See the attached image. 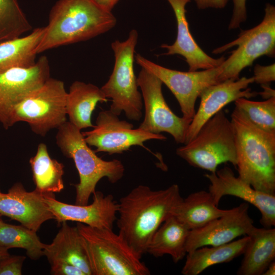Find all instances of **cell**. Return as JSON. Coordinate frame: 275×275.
Here are the masks:
<instances>
[{
	"label": "cell",
	"mask_w": 275,
	"mask_h": 275,
	"mask_svg": "<svg viewBox=\"0 0 275 275\" xmlns=\"http://www.w3.org/2000/svg\"><path fill=\"white\" fill-rule=\"evenodd\" d=\"M182 199L176 184L160 190L140 185L120 199L119 233L141 258L154 233Z\"/></svg>",
	"instance_id": "6da1fadb"
},
{
	"label": "cell",
	"mask_w": 275,
	"mask_h": 275,
	"mask_svg": "<svg viewBox=\"0 0 275 275\" xmlns=\"http://www.w3.org/2000/svg\"><path fill=\"white\" fill-rule=\"evenodd\" d=\"M117 19L93 0H59L52 8L38 53L86 41L113 28Z\"/></svg>",
	"instance_id": "7a4b0ae2"
},
{
	"label": "cell",
	"mask_w": 275,
	"mask_h": 275,
	"mask_svg": "<svg viewBox=\"0 0 275 275\" xmlns=\"http://www.w3.org/2000/svg\"><path fill=\"white\" fill-rule=\"evenodd\" d=\"M231 121L238 176L256 190L275 195V134L256 127L235 108Z\"/></svg>",
	"instance_id": "3957f363"
},
{
	"label": "cell",
	"mask_w": 275,
	"mask_h": 275,
	"mask_svg": "<svg viewBox=\"0 0 275 275\" xmlns=\"http://www.w3.org/2000/svg\"><path fill=\"white\" fill-rule=\"evenodd\" d=\"M56 140L63 154L73 159L78 173L79 181L74 185L75 204H88L98 182L103 177L113 184L123 177L125 168L122 162L98 157L85 141L80 130L69 121L58 128Z\"/></svg>",
	"instance_id": "277c9868"
},
{
	"label": "cell",
	"mask_w": 275,
	"mask_h": 275,
	"mask_svg": "<svg viewBox=\"0 0 275 275\" xmlns=\"http://www.w3.org/2000/svg\"><path fill=\"white\" fill-rule=\"evenodd\" d=\"M92 275H149L141 258L119 233L78 223Z\"/></svg>",
	"instance_id": "5b68a950"
},
{
	"label": "cell",
	"mask_w": 275,
	"mask_h": 275,
	"mask_svg": "<svg viewBox=\"0 0 275 275\" xmlns=\"http://www.w3.org/2000/svg\"><path fill=\"white\" fill-rule=\"evenodd\" d=\"M177 155L190 166L215 173L217 167L237 163L235 140L232 123L222 109L200 128L196 135L176 149Z\"/></svg>",
	"instance_id": "8992f818"
},
{
	"label": "cell",
	"mask_w": 275,
	"mask_h": 275,
	"mask_svg": "<svg viewBox=\"0 0 275 275\" xmlns=\"http://www.w3.org/2000/svg\"><path fill=\"white\" fill-rule=\"evenodd\" d=\"M138 33L132 30L124 41L116 40L111 47L115 65L107 81L101 88L111 100L109 109L118 116L122 112L131 120L139 121L142 116L143 102L134 71V52Z\"/></svg>",
	"instance_id": "52a82bcc"
},
{
	"label": "cell",
	"mask_w": 275,
	"mask_h": 275,
	"mask_svg": "<svg viewBox=\"0 0 275 275\" xmlns=\"http://www.w3.org/2000/svg\"><path fill=\"white\" fill-rule=\"evenodd\" d=\"M264 11L263 19L258 25L241 31L236 39L212 51L213 53L218 54L238 46L221 65L220 82L239 79L241 71L261 56L274 57L275 7L267 3Z\"/></svg>",
	"instance_id": "ba28073f"
},
{
	"label": "cell",
	"mask_w": 275,
	"mask_h": 275,
	"mask_svg": "<svg viewBox=\"0 0 275 275\" xmlns=\"http://www.w3.org/2000/svg\"><path fill=\"white\" fill-rule=\"evenodd\" d=\"M67 95L64 82L50 77L16 106L13 125L25 122L33 132L45 136L49 131L58 129L67 121Z\"/></svg>",
	"instance_id": "9c48e42d"
},
{
	"label": "cell",
	"mask_w": 275,
	"mask_h": 275,
	"mask_svg": "<svg viewBox=\"0 0 275 275\" xmlns=\"http://www.w3.org/2000/svg\"><path fill=\"white\" fill-rule=\"evenodd\" d=\"M137 83L145 107L144 119L139 128L154 134L167 132L177 143L184 144L192 119L179 117L171 110L163 95V84L154 74L142 68Z\"/></svg>",
	"instance_id": "30bf717a"
},
{
	"label": "cell",
	"mask_w": 275,
	"mask_h": 275,
	"mask_svg": "<svg viewBox=\"0 0 275 275\" xmlns=\"http://www.w3.org/2000/svg\"><path fill=\"white\" fill-rule=\"evenodd\" d=\"M135 59L141 68L154 74L170 89L179 104L182 117L186 119H192L195 116L196 102L202 92L220 82L221 65L202 71L184 72L164 67L140 54Z\"/></svg>",
	"instance_id": "8fae6325"
},
{
	"label": "cell",
	"mask_w": 275,
	"mask_h": 275,
	"mask_svg": "<svg viewBox=\"0 0 275 275\" xmlns=\"http://www.w3.org/2000/svg\"><path fill=\"white\" fill-rule=\"evenodd\" d=\"M93 128L82 133L87 144L95 147V153L121 154L133 146L145 147L144 143L148 140L167 139L162 134L134 129L132 124L120 120L109 109L99 113Z\"/></svg>",
	"instance_id": "7c38bea8"
},
{
	"label": "cell",
	"mask_w": 275,
	"mask_h": 275,
	"mask_svg": "<svg viewBox=\"0 0 275 275\" xmlns=\"http://www.w3.org/2000/svg\"><path fill=\"white\" fill-rule=\"evenodd\" d=\"M50 77L47 58L41 56L28 68H15L0 73V123L5 129L13 125L16 106Z\"/></svg>",
	"instance_id": "4fadbf2b"
},
{
	"label": "cell",
	"mask_w": 275,
	"mask_h": 275,
	"mask_svg": "<svg viewBox=\"0 0 275 275\" xmlns=\"http://www.w3.org/2000/svg\"><path fill=\"white\" fill-rule=\"evenodd\" d=\"M93 195V202L84 205L62 202L56 199L54 194H43V200L59 223L75 221L93 228L113 229L118 203L112 195L95 191Z\"/></svg>",
	"instance_id": "5bb4252c"
},
{
	"label": "cell",
	"mask_w": 275,
	"mask_h": 275,
	"mask_svg": "<svg viewBox=\"0 0 275 275\" xmlns=\"http://www.w3.org/2000/svg\"><path fill=\"white\" fill-rule=\"evenodd\" d=\"M210 182L209 191L218 206L222 198L230 195L243 199L258 209L261 214L260 223L265 228L275 225V195L254 189L238 176L232 169L225 167L215 173L206 174Z\"/></svg>",
	"instance_id": "9a60e30c"
},
{
	"label": "cell",
	"mask_w": 275,
	"mask_h": 275,
	"mask_svg": "<svg viewBox=\"0 0 275 275\" xmlns=\"http://www.w3.org/2000/svg\"><path fill=\"white\" fill-rule=\"evenodd\" d=\"M249 206L243 203L204 226L189 231L186 244L187 253L204 246L229 243L247 235L254 226L249 214Z\"/></svg>",
	"instance_id": "2e32d148"
},
{
	"label": "cell",
	"mask_w": 275,
	"mask_h": 275,
	"mask_svg": "<svg viewBox=\"0 0 275 275\" xmlns=\"http://www.w3.org/2000/svg\"><path fill=\"white\" fill-rule=\"evenodd\" d=\"M253 82V76L242 77L235 80H227L206 88L199 97L200 103L188 128L184 144L193 139L208 120L229 103L239 98L249 99L258 95V92L248 88Z\"/></svg>",
	"instance_id": "e0dca14e"
},
{
	"label": "cell",
	"mask_w": 275,
	"mask_h": 275,
	"mask_svg": "<svg viewBox=\"0 0 275 275\" xmlns=\"http://www.w3.org/2000/svg\"><path fill=\"white\" fill-rule=\"evenodd\" d=\"M0 215L35 232L45 222L54 219L44 201L43 194L35 189L28 191L20 182L15 183L7 193L0 196Z\"/></svg>",
	"instance_id": "ac0fdd59"
},
{
	"label": "cell",
	"mask_w": 275,
	"mask_h": 275,
	"mask_svg": "<svg viewBox=\"0 0 275 275\" xmlns=\"http://www.w3.org/2000/svg\"><path fill=\"white\" fill-rule=\"evenodd\" d=\"M176 17L177 25V37L172 45L163 44L161 47L167 50L163 55L179 54L183 57L190 71L208 69L220 66L225 60L221 57L214 59L203 50L193 38L186 17V5L191 0H167Z\"/></svg>",
	"instance_id": "d6986e66"
},
{
	"label": "cell",
	"mask_w": 275,
	"mask_h": 275,
	"mask_svg": "<svg viewBox=\"0 0 275 275\" xmlns=\"http://www.w3.org/2000/svg\"><path fill=\"white\" fill-rule=\"evenodd\" d=\"M62 223L52 242L45 244L44 256L48 262H67L78 267L85 275H92L85 240L77 227L69 226L67 222Z\"/></svg>",
	"instance_id": "ffe728a7"
},
{
	"label": "cell",
	"mask_w": 275,
	"mask_h": 275,
	"mask_svg": "<svg viewBox=\"0 0 275 275\" xmlns=\"http://www.w3.org/2000/svg\"><path fill=\"white\" fill-rule=\"evenodd\" d=\"M249 242L237 273L262 275L275 259V229L254 226L247 235Z\"/></svg>",
	"instance_id": "44dd1931"
},
{
	"label": "cell",
	"mask_w": 275,
	"mask_h": 275,
	"mask_svg": "<svg viewBox=\"0 0 275 275\" xmlns=\"http://www.w3.org/2000/svg\"><path fill=\"white\" fill-rule=\"evenodd\" d=\"M101 88L90 83L76 80L70 87L66 110L69 122L79 130L93 127L91 116L98 102H106Z\"/></svg>",
	"instance_id": "7402d4cb"
},
{
	"label": "cell",
	"mask_w": 275,
	"mask_h": 275,
	"mask_svg": "<svg viewBox=\"0 0 275 275\" xmlns=\"http://www.w3.org/2000/svg\"><path fill=\"white\" fill-rule=\"evenodd\" d=\"M190 230L173 215H170L153 235L147 253L155 257L171 256L177 263L187 254L186 244Z\"/></svg>",
	"instance_id": "603a6c76"
},
{
	"label": "cell",
	"mask_w": 275,
	"mask_h": 275,
	"mask_svg": "<svg viewBox=\"0 0 275 275\" xmlns=\"http://www.w3.org/2000/svg\"><path fill=\"white\" fill-rule=\"evenodd\" d=\"M249 240L250 237L245 235L229 243L204 246L187 253L181 273L198 275L211 266L229 262L243 254Z\"/></svg>",
	"instance_id": "cb8c5ba5"
},
{
	"label": "cell",
	"mask_w": 275,
	"mask_h": 275,
	"mask_svg": "<svg viewBox=\"0 0 275 275\" xmlns=\"http://www.w3.org/2000/svg\"><path fill=\"white\" fill-rule=\"evenodd\" d=\"M228 211L217 207L209 191L200 190L182 199L172 215L191 230L204 226Z\"/></svg>",
	"instance_id": "d4e9b609"
},
{
	"label": "cell",
	"mask_w": 275,
	"mask_h": 275,
	"mask_svg": "<svg viewBox=\"0 0 275 275\" xmlns=\"http://www.w3.org/2000/svg\"><path fill=\"white\" fill-rule=\"evenodd\" d=\"M44 30V26L37 28L27 36L0 42V73L34 65Z\"/></svg>",
	"instance_id": "484cf974"
},
{
	"label": "cell",
	"mask_w": 275,
	"mask_h": 275,
	"mask_svg": "<svg viewBox=\"0 0 275 275\" xmlns=\"http://www.w3.org/2000/svg\"><path fill=\"white\" fill-rule=\"evenodd\" d=\"M29 163L36 185L35 190L46 194L59 193L64 189V166L50 157L47 147L44 143L38 145L37 152L30 158Z\"/></svg>",
	"instance_id": "4316f807"
},
{
	"label": "cell",
	"mask_w": 275,
	"mask_h": 275,
	"mask_svg": "<svg viewBox=\"0 0 275 275\" xmlns=\"http://www.w3.org/2000/svg\"><path fill=\"white\" fill-rule=\"evenodd\" d=\"M0 245L7 249H23L30 259L36 260L44 256L45 244L40 241L36 232L21 225H13L1 219Z\"/></svg>",
	"instance_id": "83f0119b"
},
{
	"label": "cell",
	"mask_w": 275,
	"mask_h": 275,
	"mask_svg": "<svg viewBox=\"0 0 275 275\" xmlns=\"http://www.w3.org/2000/svg\"><path fill=\"white\" fill-rule=\"evenodd\" d=\"M235 109L254 126L265 132L275 134V97L262 101L239 98L235 101Z\"/></svg>",
	"instance_id": "f1b7e54d"
},
{
	"label": "cell",
	"mask_w": 275,
	"mask_h": 275,
	"mask_svg": "<svg viewBox=\"0 0 275 275\" xmlns=\"http://www.w3.org/2000/svg\"><path fill=\"white\" fill-rule=\"evenodd\" d=\"M31 29L17 0H0V42L19 38Z\"/></svg>",
	"instance_id": "f546056e"
},
{
	"label": "cell",
	"mask_w": 275,
	"mask_h": 275,
	"mask_svg": "<svg viewBox=\"0 0 275 275\" xmlns=\"http://www.w3.org/2000/svg\"><path fill=\"white\" fill-rule=\"evenodd\" d=\"M26 259L24 256L10 255L0 260V275H21L23 262Z\"/></svg>",
	"instance_id": "4dcf8cb0"
},
{
	"label": "cell",
	"mask_w": 275,
	"mask_h": 275,
	"mask_svg": "<svg viewBox=\"0 0 275 275\" xmlns=\"http://www.w3.org/2000/svg\"><path fill=\"white\" fill-rule=\"evenodd\" d=\"M254 82L261 86L270 85L275 80V64L262 66L256 64L254 68Z\"/></svg>",
	"instance_id": "1f68e13d"
},
{
	"label": "cell",
	"mask_w": 275,
	"mask_h": 275,
	"mask_svg": "<svg viewBox=\"0 0 275 275\" xmlns=\"http://www.w3.org/2000/svg\"><path fill=\"white\" fill-rule=\"evenodd\" d=\"M233 9L232 17L228 26L229 30L239 28L241 23L245 21L246 15V0H232Z\"/></svg>",
	"instance_id": "d6a6232c"
},
{
	"label": "cell",
	"mask_w": 275,
	"mask_h": 275,
	"mask_svg": "<svg viewBox=\"0 0 275 275\" xmlns=\"http://www.w3.org/2000/svg\"><path fill=\"white\" fill-rule=\"evenodd\" d=\"M50 273L54 275H85L78 267L68 262L53 260L49 262Z\"/></svg>",
	"instance_id": "836d02e7"
},
{
	"label": "cell",
	"mask_w": 275,
	"mask_h": 275,
	"mask_svg": "<svg viewBox=\"0 0 275 275\" xmlns=\"http://www.w3.org/2000/svg\"><path fill=\"white\" fill-rule=\"evenodd\" d=\"M199 10L207 8L223 9L229 0H194Z\"/></svg>",
	"instance_id": "e575fe53"
},
{
	"label": "cell",
	"mask_w": 275,
	"mask_h": 275,
	"mask_svg": "<svg viewBox=\"0 0 275 275\" xmlns=\"http://www.w3.org/2000/svg\"><path fill=\"white\" fill-rule=\"evenodd\" d=\"M94 2L103 9L112 12V9L120 0H93Z\"/></svg>",
	"instance_id": "d590c367"
},
{
	"label": "cell",
	"mask_w": 275,
	"mask_h": 275,
	"mask_svg": "<svg viewBox=\"0 0 275 275\" xmlns=\"http://www.w3.org/2000/svg\"><path fill=\"white\" fill-rule=\"evenodd\" d=\"M263 91L261 92H258V94L261 96L262 98L267 99L273 97H275L274 90L272 89L270 85H263L261 86Z\"/></svg>",
	"instance_id": "8d00e7d4"
},
{
	"label": "cell",
	"mask_w": 275,
	"mask_h": 275,
	"mask_svg": "<svg viewBox=\"0 0 275 275\" xmlns=\"http://www.w3.org/2000/svg\"><path fill=\"white\" fill-rule=\"evenodd\" d=\"M275 274V261L272 262L266 268L262 275H274Z\"/></svg>",
	"instance_id": "74e56055"
},
{
	"label": "cell",
	"mask_w": 275,
	"mask_h": 275,
	"mask_svg": "<svg viewBox=\"0 0 275 275\" xmlns=\"http://www.w3.org/2000/svg\"><path fill=\"white\" fill-rule=\"evenodd\" d=\"M8 250V249L0 245V260L10 255Z\"/></svg>",
	"instance_id": "f35d334b"
},
{
	"label": "cell",
	"mask_w": 275,
	"mask_h": 275,
	"mask_svg": "<svg viewBox=\"0 0 275 275\" xmlns=\"http://www.w3.org/2000/svg\"><path fill=\"white\" fill-rule=\"evenodd\" d=\"M3 193H2L1 191H0V196H1L2 195Z\"/></svg>",
	"instance_id": "ab89813d"
},
{
	"label": "cell",
	"mask_w": 275,
	"mask_h": 275,
	"mask_svg": "<svg viewBox=\"0 0 275 275\" xmlns=\"http://www.w3.org/2000/svg\"><path fill=\"white\" fill-rule=\"evenodd\" d=\"M1 216V215H0V216ZM1 217H0V221H1Z\"/></svg>",
	"instance_id": "60d3db41"
}]
</instances>
